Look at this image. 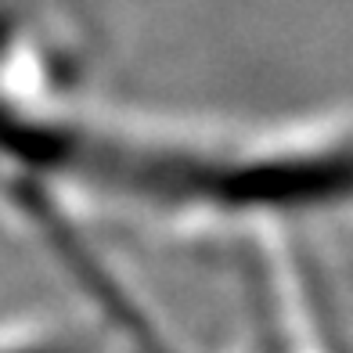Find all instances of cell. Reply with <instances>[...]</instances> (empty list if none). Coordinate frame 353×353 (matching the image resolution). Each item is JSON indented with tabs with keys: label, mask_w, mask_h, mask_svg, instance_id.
Returning <instances> with one entry per match:
<instances>
[{
	"label": "cell",
	"mask_w": 353,
	"mask_h": 353,
	"mask_svg": "<svg viewBox=\"0 0 353 353\" xmlns=\"http://www.w3.org/2000/svg\"><path fill=\"white\" fill-rule=\"evenodd\" d=\"M33 184L181 234L288 238L353 220V116L210 126L61 112Z\"/></svg>",
	"instance_id": "obj_1"
},
{
	"label": "cell",
	"mask_w": 353,
	"mask_h": 353,
	"mask_svg": "<svg viewBox=\"0 0 353 353\" xmlns=\"http://www.w3.org/2000/svg\"><path fill=\"white\" fill-rule=\"evenodd\" d=\"M116 339L87 317L37 314L0 325V353H112Z\"/></svg>",
	"instance_id": "obj_2"
}]
</instances>
